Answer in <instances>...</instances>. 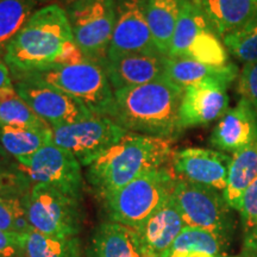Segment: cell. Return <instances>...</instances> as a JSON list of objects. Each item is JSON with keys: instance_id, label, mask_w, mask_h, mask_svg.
<instances>
[{"instance_id": "1", "label": "cell", "mask_w": 257, "mask_h": 257, "mask_svg": "<svg viewBox=\"0 0 257 257\" xmlns=\"http://www.w3.org/2000/svg\"><path fill=\"white\" fill-rule=\"evenodd\" d=\"M184 89L163 78L156 81L114 91L111 119L128 131L175 140L180 126V104Z\"/></svg>"}, {"instance_id": "2", "label": "cell", "mask_w": 257, "mask_h": 257, "mask_svg": "<svg viewBox=\"0 0 257 257\" xmlns=\"http://www.w3.org/2000/svg\"><path fill=\"white\" fill-rule=\"evenodd\" d=\"M172 140L127 133L88 166L87 180L99 197L130 184L138 176L165 168L173 159Z\"/></svg>"}, {"instance_id": "3", "label": "cell", "mask_w": 257, "mask_h": 257, "mask_svg": "<svg viewBox=\"0 0 257 257\" xmlns=\"http://www.w3.org/2000/svg\"><path fill=\"white\" fill-rule=\"evenodd\" d=\"M72 41V28L66 10L56 4L36 10L6 47L4 60L11 76L56 63Z\"/></svg>"}, {"instance_id": "4", "label": "cell", "mask_w": 257, "mask_h": 257, "mask_svg": "<svg viewBox=\"0 0 257 257\" xmlns=\"http://www.w3.org/2000/svg\"><path fill=\"white\" fill-rule=\"evenodd\" d=\"M17 76H29L44 81L76 99L94 115L111 118L113 114L114 92L102 66L94 61L55 63L47 68Z\"/></svg>"}, {"instance_id": "5", "label": "cell", "mask_w": 257, "mask_h": 257, "mask_svg": "<svg viewBox=\"0 0 257 257\" xmlns=\"http://www.w3.org/2000/svg\"><path fill=\"white\" fill-rule=\"evenodd\" d=\"M175 182V174L165 167L144 173L101 200L111 221L138 229L172 197Z\"/></svg>"}, {"instance_id": "6", "label": "cell", "mask_w": 257, "mask_h": 257, "mask_svg": "<svg viewBox=\"0 0 257 257\" xmlns=\"http://www.w3.org/2000/svg\"><path fill=\"white\" fill-rule=\"evenodd\" d=\"M81 200L44 184H34L22 198L34 230L55 237H78L83 219Z\"/></svg>"}, {"instance_id": "7", "label": "cell", "mask_w": 257, "mask_h": 257, "mask_svg": "<svg viewBox=\"0 0 257 257\" xmlns=\"http://www.w3.org/2000/svg\"><path fill=\"white\" fill-rule=\"evenodd\" d=\"M168 57L188 59L210 66H225L227 50L192 0H185L176 23Z\"/></svg>"}, {"instance_id": "8", "label": "cell", "mask_w": 257, "mask_h": 257, "mask_svg": "<svg viewBox=\"0 0 257 257\" xmlns=\"http://www.w3.org/2000/svg\"><path fill=\"white\" fill-rule=\"evenodd\" d=\"M73 40L86 59L102 63L115 24V0H83L66 10Z\"/></svg>"}, {"instance_id": "9", "label": "cell", "mask_w": 257, "mask_h": 257, "mask_svg": "<svg viewBox=\"0 0 257 257\" xmlns=\"http://www.w3.org/2000/svg\"><path fill=\"white\" fill-rule=\"evenodd\" d=\"M172 197L186 226L211 231L226 239L231 217L223 192L176 178Z\"/></svg>"}, {"instance_id": "10", "label": "cell", "mask_w": 257, "mask_h": 257, "mask_svg": "<svg viewBox=\"0 0 257 257\" xmlns=\"http://www.w3.org/2000/svg\"><path fill=\"white\" fill-rule=\"evenodd\" d=\"M53 143L74 155L81 166H91L128 131L108 117L93 115L73 124L51 127Z\"/></svg>"}, {"instance_id": "11", "label": "cell", "mask_w": 257, "mask_h": 257, "mask_svg": "<svg viewBox=\"0 0 257 257\" xmlns=\"http://www.w3.org/2000/svg\"><path fill=\"white\" fill-rule=\"evenodd\" d=\"M19 169L34 184L53 186L75 197L82 198L81 165L66 149L54 143L41 148L31 155L18 157Z\"/></svg>"}, {"instance_id": "12", "label": "cell", "mask_w": 257, "mask_h": 257, "mask_svg": "<svg viewBox=\"0 0 257 257\" xmlns=\"http://www.w3.org/2000/svg\"><path fill=\"white\" fill-rule=\"evenodd\" d=\"M12 81L21 98L50 127L73 124L94 115L76 99L41 80L17 76Z\"/></svg>"}, {"instance_id": "13", "label": "cell", "mask_w": 257, "mask_h": 257, "mask_svg": "<svg viewBox=\"0 0 257 257\" xmlns=\"http://www.w3.org/2000/svg\"><path fill=\"white\" fill-rule=\"evenodd\" d=\"M134 53L160 54L147 19V0H115V24L106 59Z\"/></svg>"}, {"instance_id": "14", "label": "cell", "mask_w": 257, "mask_h": 257, "mask_svg": "<svg viewBox=\"0 0 257 257\" xmlns=\"http://www.w3.org/2000/svg\"><path fill=\"white\" fill-rule=\"evenodd\" d=\"M176 178L224 192L232 157L204 148H185L173 155Z\"/></svg>"}, {"instance_id": "15", "label": "cell", "mask_w": 257, "mask_h": 257, "mask_svg": "<svg viewBox=\"0 0 257 257\" xmlns=\"http://www.w3.org/2000/svg\"><path fill=\"white\" fill-rule=\"evenodd\" d=\"M229 85L220 80H208L186 87L179 112L182 131L220 119L229 108Z\"/></svg>"}, {"instance_id": "16", "label": "cell", "mask_w": 257, "mask_h": 257, "mask_svg": "<svg viewBox=\"0 0 257 257\" xmlns=\"http://www.w3.org/2000/svg\"><path fill=\"white\" fill-rule=\"evenodd\" d=\"M166 57L157 53L125 54L113 59H105L101 66L114 92L166 78Z\"/></svg>"}, {"instance_id": "17", "label": "cell", "mask_w": 257, "mask_h": 257, "mask_svg": "<svg viewBox=\"0 0 257 257\" xmlns=\"http://www.w3.org/2000/svg\"><path fill=\"white\" fill-rule=\"evenodd\" d=\"M186 227L174 199L170 197L137 231L146 257H161Z\"/></svg>"}, {"instance_id": "18", "label": "cell", "mask_w": 257, "mask_h": 257, "mask_svg": "<svg viewBox=\"0 0 257 257\" xmlns=\"http://www.w3.org/2000/svg\"><path fill=\"white\" fill-rule=\"evenodd\" d=\"M257 131V112L240 99L233 108L226 111L212 131L210 142L220 152H239L251 142Z\"/></svg>"}, {"instance_id": "19", "label": "cell", "mask_w": 257, "mask_h": 257, "mask_svg": "<svg viewBox=\"0 0 257 257\" xmlns=\"http://www.w3.org/2000/svg\"><path fill=\"white\" fill-rule=\"evenodd\" d=\"M87 257H146L137 231L114 221L96 227L89 243Z\"/></svg>"}, {"instance_id": "20", "label": "cell", "mask_w": 257, "mask_h": 257, "mask_svg": "<svg viewBox=\"0 0 257 257\" xmlns=\"http://www.w3.org/2000/svg\"><path fill=\"white\" fill-rule=\"evenodd\" d=\"M218 36L242 27L257 16V0H192Z\"/></svg>"}, {"instance_id": "21", "label": "cell", "mask_w": 257, "mask_h": 257, "mask_svg": "<svg viewBox=\"0 0 257 257\" xmlns=\"http://www.w3.org/2000/svg\"><path fill=\"white\" fill-rule=\"evenodd\" d=\"M237 75H238V67L232 63L217 67L188 59L166 57V79L182 89L208 80H220L231 83L234 81Z\"/></svg>"}, {"instance_id": "22", "label": "cell", "mask_w": 257, "mask_h": 257, "mask_svg": "<svg viewBox=\"0 0 257 257\" xmlns=\"http://www.w3.org/2000/svg\"><path fill=\"white\" fill-rule=\"evenodd\" d=\"M257 178V131L245 148L234 153L231 161L227 185L223 192L230 208L239 210L240 199L250 184Z\"/></svg>"}, {"instance_id": "23", "label": "cell", "mask_w": 257, "mask_h": 257, "mask_svg": "<svg viewBox=\"0 0 257 257\" xmlns=\"http://www.w3.org/2000/svg\"><path fill=\"white\" fill-rule=\"evenodd\" d=\"M185 0H147V19L157 51L168 56Z\"/></svg>"}, {"instance_id": "24", "label": "cell", "mask_w": 257, "mask_h": 257, "mask_svg": "<svg viewBox=\"0 0 257 257\" xmlns=\"http://www.w3.org/2000/svg\"><path fill=\"white\" fill-rule=\"evenodd\" d=\"M50 143H53V130L49 125H0V146L15 159L31 155Z\"/></svg>"}, {"instance_id": "25", "label": "cell", "mask_w": 257, "mask_h": 257, "mask_svg": "<svg viewBox=\"0 0 257 257\" xmlns=\"http://www.w3.org/2000/svg\"><path fill=\"white\" fill-rule=\"evenodd\" d=\"M225 242L211 231L186 226L161 257H221Z\"/></svg>"}, {"instance_id": "26", "label": "cell", "mask_w": 257, "mask_h": 257, "mask_svg": "<svg viewBox=\"0 0 257 257\" xmlns=\"http://www.w3.org/2000/svg\"><path fill=\"white\" fill-rule=\"evenodd\" d=\"M25 257H81L78 237H55L32 230L23 237Z\"/></svg>"}, {"instance_id": "27", "label": "cell", "mask_w": 257, "mask_h": 257, "mask_svg": "<svg viewBox=\"0 0 257 257\" xmlns=\"http://www.w3.org/2000/svg\"><path fill=\"white\" fill-rule=\"evenodd\" d=\"M37 0H0V56L34 15Z\"/></svg>"}, {"instance_id": "28", "label": "cell", "mask_w": 257, "mask_h": 257, "mask_svg": "<svg viewBox=\"0 0 257 257\" xmlns=\"http://www.w3.org/2000/svg\"><path fill=\"white\" fill-rule=\"evenodd\" d=\"M0 125L44 126L48 124L29 107L12 86L0 89Z\"/></svg>"}, {"instance_id": "29", "label": "cell", "mask_w": 257, "mask_h": 257, "mask_svg": "<svg viewBox=\"0 0 257 257\" xmlns=\"http://www.w3.org/2000/svg\"><path fill=\"white\" fill-rule=\"evenodd\" d=\"M230 54L244 63L257 61V16L223 37Z\"/></svg>"}, {"instance_id": "30", "label": "cell", "mask_w": 257, "mask_h": 257, "mask_svg": "<svg viewBox=\"0 0 257 257\" xmlns=\"http://www.w3.org/2000/svg\"><path fill=\"white\" fill-rule=\"evenodd\" d=\"M239 213L244 231V249L249 255L257 253V178L240 199Z\"/></svg>"}, {"instance_id": "31", "label": "cell", "mask_w": 257, "mask_h": 257, "mask_svg": "<svg viewBox=\"0 0 257 257\" xmlns=\"http://www.w3.org/2000/svg\"><path fill=\"white\" fill-rule=\"evenodd\" d=\"M31 186L30 180L21 170L0 172V198H23Z\"/></svg>"}, {"instance_id": "32", "label": "cell", "mask_w": 257, "mask_h": 257, "mask_svg": "<svg viewBox=\"0 0 257 257\" xmlns=\"http://www.w3.org/2000/svg\"><path fill=\"white\" fill-rule=\"evenodd\" d=\"M27 214L22 198H0V230L16 233V225Z\"/></svg>"}, {"instance_id": "33", "label": "cell", "mask_w": 257, "mask_h": 257, "mask_svg": "<svg viewBox=\"0 0 257 257\" xmlns=\"http://www.w3.org/2000/svg\"><path fill=\"white\" fill-rule=\"evenodd\" d=\"M237 91L240 99L248 101L257 112V61L244 64L239 74Z\"/></svg>"}, {"instance_id": "34", "label": "cell", "mask_w": 257, "mask_h": 257, "mask_svg": "<svg viewBox=\"0 0 257 257\" xmlns=\"http://www.w3.org/2000/svg\"><path fill=\"white\" fill-rule=\"evenodd\" d=\"M23 237L24 234L0 230V257H25Z\"/></svg>"}, {"instance_id": "35", "label": "cell", "mask_w": 257, "mask_h": 257, "mask_svg": "<svg viewBox=\"0 0 257 257\" xmlns=\"http://www.w3.org/2000/svg\"><path fill=\"white\" fill-rule=\"evenodd\" d=\"M12 86H14V81H12L11 72H10L4 57L0 56V89L12 87Z\"/></svg>"}, {"instance_id": "36", "label": "cell", "mask_w": 257, "mask_h": 257, "mask_svg": "<svg viewBox=\"0 0 257 257\" xmlns=\"http://www.w3.org/2000/svg\"><path fill=\"white\" fill-rule=\"evenodd\" d=\"M11 170H21L17 161L14 162L10 159V155L0 146V172H11Z\"/></svg>"}, {"instance_id": "37", "label": "cell", "mask_w": 257, "mask_h": 257, "mask_svg": "<svg viewBox=\"0 0 257 257\" xmlns=\"http://www.w3.org/2000/svg\"><path fill=\"white\" fill-rule=\"evenodd\" d=\"M61 2L64 3V4H66L67 6H69V5H73V4H75V3L83 2V0H61Z\"/></svg>"}, {"instance_id": "38", "label": "cell", "mask_w": 257, "mask_h": 257, "mask_svg": "<svg viewBox=\"0 0 257 257\" xmlns=\"http://www.w3.org/2000/svg\"><path fill=\"white\" fill-rule=\"evenodd\" d=\"M251 256H253V257H257V253H255V255H251Z\"/></svg>"}, {"instance_id": "39", "label": "cell", "mask_w": 257, "mask_h": 257, "mask_svg": "<svg viewBox=\"0 0 257 257\" xmlns=\"http://www.w3.org/2000/svg\"><path fill=\"white\" fill-rule=\"evenodd\" d=\"M221 257H227V256H221Z\"/></svg>"}]
</instances>
